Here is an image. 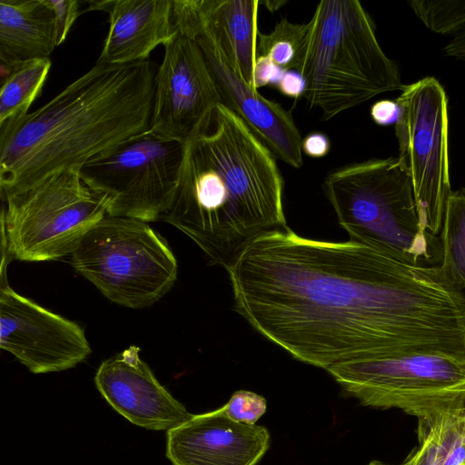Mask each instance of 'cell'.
<instances>
[{
  "label": "cell",
  "mask_w": 465,
  "mask_h": 465,
  "mask_svg": "<svg viewBox=\"0 0 465 465\" xmlns=\"http://www.w3.org/2000/svg\"><path fill=\"white\" fill-rule=\"evenodd\" d=\"M225 270L237 312L306 364L327 371L413 353L465 359V294L440 266L285 226L256 238Z\"/></svg>",
  "instance_id": "cell-1"
},
{
  "label": "cell",
  "mask_w": 465,
  "mask_h": 465,
  "mask_svg": "<svg viewBox=\"0 0 465 465\" xmlns=\"http://www.w3.org/2000/svg\"><path fill=\"white\" fill-rule=\"evenodd\" d=\"M174 201L162 220L227 269L259 236L286 225L276 157L223 104L184 143Z\"/></svg>",
  "instance_id": "cell-2"
},
{
  "label": "cell",
  "mask_w": 465,
  "mask_h": 465,
  "mask_svg": "<svg viewBox=\"0 0 465 465\" xmlns=\"http://www.w3.org/2000/svg\"><path fill=\"white\" fill-rule=\"evenodd\" d=\"M156 69L150 60L96 63L36 111L0 126L2 197L149 130Z\"/></svg>",
  "instance_id": "cell-3"
},
{
  "label": "cell",
  "mask_w": 465,
  "mask_h": 465,
  "mask_svg": "<svg viewBox=\"0 0 465 465\" xmlns=\"http://www.w3.org/2000/svg\"><path fill=\"white\" fill-rule=\"evenodd\" d=\"M295 70L305 81L304 99L324 120L403 88L398 64L383 52L372 19L357 0L318 3Z\"/></svg>",
  "instance_id": "cell-4"
},
{
  "label": "cell",
  "mask_w": 465,
  "mask_h": 465,
  "mask_svg": "<svg viewBox=\"0 0 465 465\" xmlns=\"http://www.w3.org/2000/svg\"><path fill=\"white\" fill-rule=\"evenodd\" d=\"M323 190L351 241L407 264L440 266V235L421 224L411 176L398 157L338 168Z\"/></svg>",
  "instance_id": "cell-5"
},
{
  "label": "cell",
  "mask_w": 465,
  "mask_h": 465,
  "mask_svg": "<svg viewBox=\"0 0 465 465\" xmlns=\"http://www.w3.org/2000/svg\"><path fill=\"white\" fill-rule=\"evenodd\" d=\"M74 269L108 300L141 309L163 297L177 279L167 242L147 222L107 214L70 254Z\"/></svg>",
  "instance_id": "cell-6"
},
{
  "label": "cell",
  "mask_w": 465,
  "mask_h": 465,
  "mask_svg": "<svg viewBox=\"0 0 465 465\" xmlns=\"http://www.w3.org/2000/svg\"><path fill=\"white\" fill-rule=\"evenodd\" d=\"M2 248L11 258L44 262L70 255L105 215L110 199L71 169L3 197Z\"/></svg>",
  "instance_id": "cell-7"
},
{
  "label": "cell",
  "mask_w": 465,
  "mask_h": 465,
  "mask_svg": "<svg viewBox=\"0 0 465 465\" xmlns=\"http://www.w3.org/2000/svg\"><path fill=\"white\" fill-rule=\"evenodd\" d=\"M362 405L430 418L465 399V359L413 353L367 359L327 370Z\"/></svg>",
  "instance_id": "cell-8"
},
{
  "label": "cell",
  "mask_w": 465,
  "mask_h": 465,
  "mask_svg": "<svg viewBox=\"0 0 465 465\" xmlns=\"http://www.w3.org/2000/svg\"><path fill=\"white\" fill-rule=\"evenodd\" d=\"M185 145L147 130L77 169L110 199L108 214L153 222L171 208L181 179Z\"/></svg>",
  "instance_id": "cell-9"
},
{
  "label": "cell",
  "mask_w": 465,
  "mask_h": 465,
  "mask_svg": "<svg viewBox=\"0 0 465 465\" xmlns=\"http://www.w3.org/2000/svg\"><path fill=\"white\" fill-rule=\"evenodd\" d=\"M399 155L409 173L421 224L440 235L451 193L448 98L441 84L426 76L403 85L396 99Z\"/></svg>",
  "instance_id": "cell-10"
},
{
  "label": "cell",
  "mask_w": 465,
  "mask_h": 465,
  "mask_svg": "<svg viewBox=\"0 0 465 465\" xmlns=\"http://www.w3.org/2000/svg\"><path fill=\"white\" fill-rule=\"evenodd\" d=\"M0 347L33 373L65 371L91 347L83 328L13 290L1 274Z\"/></svg>",
  "instance_id": "cell-11"
},
{
  "label": "cell",
  "mask_w": 465,
  "mask_h": 465,
  "mask_svg": "<svg viewBox=\"0 0 465 465\" xmlns=\"http://www.w3.org/2000/svg\"><path fill=\"white\" fill-rule=\"evenodd\" d=\"M154 76L149 130L185 143L222 97L197 42L179 33L164 46Z\"/></svg>",
  "instance_id": "cell-12"
},
{
  "label": "cell",
  "mask_w": 465,
  "mask_h": 465,
  "mask_svg": "<svg viewBox=\"0 0 465 465\" xmlns=\"http://www.w3.org/2000/svg\"><path fill=\"white\" fill-rule=\"evenodd\" d=\"M94 382L111 407L136 426L168 431L193 415L158 381L136 345L104 361Z\"/></svg>",
  "instance_id": "cell-13"
},
{
  "label": "cell",
  "mask_w": 465,
  "mask_h": 465,
  "mask_svg": "<svg viewBox=\"0 0 465 465\" xmlns=\"http://www.w3.org/2000/svg\"><path fill=\"white\" fill-rule=\"evenodd\" d=\"M259 5V0H173V18L177 33L205 35L233 74L253 89Z\"/></svg>",
  "instance_id": "cell-14"
},
{
  "label": "cell",
  "mask_w": 465,
  "mask_h": 465,
  "mask_svg": "<svg viewBox=\"0 0 465 465\" xmlns=\"http://www.w3.org/2000/svg\"><path fill=\"white\" fill-rule=\"evenodd\" d=\"M269 446L265 427L234 421L219 408L168 430L166 457L173 465H256Z\"/></svg>",
  "instance_id": "cell-15"
},
{
  "label": "cell",
  "mask_w": 465,
  "mask_h": 465,
  "mask_svg": "<svg viewBox=\"0 0 465 465\" xmlns=\"http://www.w3.org/2000/svg\"><path fill=\"white\" fill-rule=\"evenodd\" d=\"M202 48L217 84L223 104L235 113L276 158L301 168L302 138L291 111L263 97L228 67L203 35L192 38Z\"/></svg>",
  "instance_id": "cell-16"
},
{
  "label": "cell",
  "mask_w": 465,
  "mask_h": 465,
  "mask_svg": "<svg viewBox=\"0 0 465 465\" xmlns=\"http://www.w3.org/2000/svg\"><path fill=\"white\" fill-rule=\"evenodd\" d=\"M88 5L85 11L109 15V29L98 64L146 61L158 45L164 46L177 34L173 0H101Z\"/></svg>",
  "instance_id": "cell-17"
},
{
  "label": "cell",
  "mask_w": 465,
  "mask_h": 465,
  "mask_svg": "<svg viewBox=\"0 0 465 465\" xmlns=\"http://www.w3.org/2000/svg\"><path fill=\"white\" fill-rule=\"evenodd\" d=\"M55 47L54 15L45 0L0 1L1 71L50 58Z\"/></svg>",
  "instance_id": "cell-18"
},
{
  "label": "cell",
  "mask_w": 465,
  "mask_h": 465,
  "mask_svg": "<svg viewBox=\"0 0 465 465\" xmlns=\"http://www.w3.org/2000/svg\"><path fill=\"white\" fill-rule=\"evenodd\" d=\"M418 446L399 465H445L465 442V399L418 420Z\"/></svg>",
  "instance_id": "cell-19"
},
{
  "label": "cell",
  "mask_w": 465,
  "mask_h": 465,
  "mask_svg": "<svg viewBox=\"0 0 465 465\" xmlns=\"http://www.w3.org/2000/svg\"><path fill=\"white\" fill-rule=\"evenodd\" d=\"M51 64L50 58L35 59L1 71L0 126L28 114L44 87Z\"/></svg>",
  "instance_id": "cell-20"
},
{
  "label": "cell",
  "mask_w": 465,
  "mask_h": 465,
  "mask_svg": "<svg viewBox=\"0 0 465 465\" xmlns=\"http://www.w3.org/2000/svg\"><path fill=\"white\" fill-rule=\"evenodd\" d=\"M440 238L442 249L440 268L462 290L465 287V188L451 192Z\"/></svg>",
  "instance_id": "cell-21"
},
{
  "label": "cell",
  "mask_w": 465,
  "mask_h": 465,
  "mask_svg": "<svg viewBox=\"0 0 465 465\" xmlns=\"http://www.w3.org/2000/svg\"><path fill=\"white\" fill-rule=\"evenodd\" d=\"M306 23L294 24L283 17L269 34L259 32L257 53L271 59L282 70H295Z\"/></svg>",
  "instance_id": "cell-22"
},
{
  "label": "cell",
  "mask_w": 465,
  "mask_h": 465,
  "mask_svg": "<svg viewBox=\"0 0 465 465\" xmlns=\"http://www.w3.org/2000/svg\"><path fill=\"white\" fill-rule=\"evenodd\" d=\"M410 7L424 25L441 35L465 29V0H411Z\"/></svg>",
  "instance_id": "cell-23"
},
{
  "label": "cell",
  "mask_w": 465,
  "mask_h": 465,
  "mask_svg": "<svg viewBox=\"0 0 465 465\" xmlns=\"http://www.w3.org/2000/svg\"><path fill=\"white\" fill-rule=\"evenodd\" d=\"M220 409L234 421L253 425L265 413L267 402L262 396L253 391L240 390Z\"/></svg>",
  "instance_id": "cell-24"
},
{
  "label": "cell",
  "mask_w": 465,
  "mask_h": 465,
  "mask_svg": "<svg viewBox=\"0 0 465 465\" xmlns=\"http://www.w3.org/2000/svg\"><path fill=\"white\" fill-rule=\"evenodd\" d=\"M54 15V38L56 46L62 45L74 23L80 15V2L76 0H45Z\"/></svg>",
  "instance_id": "cell-25"
},
{
  "label": "cell",
  "mask_w": 465,
  "mask_h": 465,
  "mask_svg": "<svg viewBox=\"0 0 465 465\" xmlns=\"http://www.w3.org/2000/svg\"><path fill=\"white\" fill-rule=\"evenodd\" d=\"M284 71L268 57L258 55L254 67L253 89L258 91L268 84L276 85Z\"/></svg>",
  "instance_id": "cell-26"
},
{
  "label": "cell",
  "mask_w": 465,
  "mask_h": 465,
  "mask_svg": "<svg viewBox=\"0 0 465 465\" xmlns=\"http://www.w3.org/2000/svg\"><path fill=\"white\" fill-rule=\"evenodd\" d=\"M370 114L378 125H395L401 114V108L396 100L383 99L371 105Z\"/></svg>",
  "instance_id": "cell-27"
},
{
  "label": "cell",
  "mask_w": 465,
  "mask_h": 465,
  "mask_svg": "<svg viewBox=\"0 0 465 465\" xmlns=\"http://www.w3.org/2000/svg\"><path fill=\"white\" fill-rule=\"evenodd\" d=\"M305 81L302 74L296 70H285L278 83L277 89L288 97H303L305 92Z\"/></svg>",
  "instance_id": "cell-28"
},
{
  "label": "cell",
  "mask_w": 465,
  "mask_h": 465,
  "mask_svg": "<svg viewBox=\"0 0 465 465\" xmlns=\"http://www.w3.org/2000/svg\"><path fill=\"white\" fill-rule=\"evenodd\" d=\"M302 152L311 157L320 158L325 156L331 149L328 136L322 133H312L302 139Z\"/></svg>",
  "instance_id": "cell-29"
},
{
  "label": "cell",
  "mask_w": 465,
  "mask_h": 465,
  "mask_svg": "<svg viewBox=\"0 0 465 465\" xmlns=\"http://www.w3.org/2000/svg\"><path fill=\"white\" fill-rule=\"evenodd\" d=\"M288 1L285 0H259V4L264 5L271 13H274L282 5H286Z\"/></svg>",
  "instance_id": "cell-30"
},
{
  "label": "cell",
  "mask_w": 465,
  "mask_h": 465,
  "mask_svg": "<svg viewBox=\"0 0 465 465\" xmlns=\"http://www.w3.org/2000/svg\"><path fill=\"white\" fill-rule=\"evenodd\" d=\"M464 465H465V463H464Z\"/></svg>",
  "instance_id": "cell-31"
}]
</instances>
